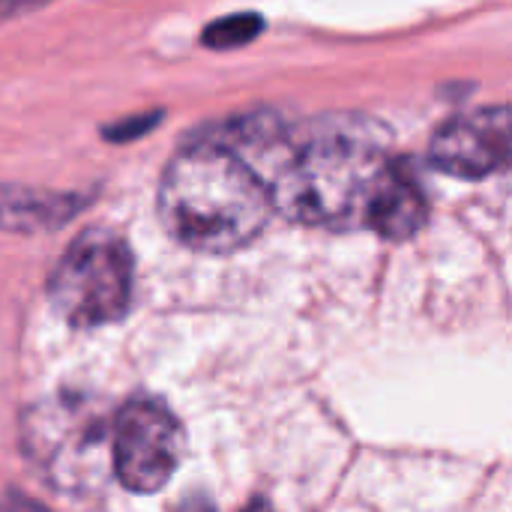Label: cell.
<instances>
[{"label":"cell","instance_id":"cell-4","mask_svg":"<svg viewBox=\"0 0 512 512\" xmlns=\"http://www.w3.org/2000/svg\"><path fill=\"white\" fill-rule=\"evenodd\" d=\"M111 459L114 477L129 492H162L180 468L183 429L165 405L153 399H135L114 420Z\"/></svg>","mask_w":512,"mask_h":512},{"label":"cell","instance_id":"cell-1","mask_svg":"<svg viewBox=\"0 0 512 512\" xmlns=\"http://www.w3.org/2000/svg\"><path fill=\"white\" fill-rule=\"evenodd\" d=\"M270 213L267 183L222 141L186 147L162 174L159 216L186 249L210 255L243 249L264 231Z\"/></svg>","mask_w":512,"mask_h":512},{"label":"cell","instance_id":"cell-8","mask_svg":"<svg viewBox=\"0 0 512 512\" xmlns=\"http://www.w3.org/2000/svg\"><path fill=\"white\" fill-rule=\"evenodd\" d=\"M261 27H264L261 15L237 12V15H228V18L213 21L204 30V45H210V48H237V45L252 42L261 33Z\"/></svg>","mask_w":512,"mask_h":512},{"label":"cell","instance_id":"cell-6","mask_svg":"<svg viewBox=\"0 0 512 512\" xmlns=\"http://www.w3.org/2000/svg\"><path fill=\"white\" fill-rule=\"evenodd\" d=\"M426 216H429V201L420 183L411 177L405 165L393 162L387 180L378 189L366 228H372L384 240L402 243V240H411L426 225Z\"/></svg>","mask_w":512,"mask_h":512},{"label":"cell","instance_id":"cell-3","mask_svg":"<svg viewBox=\"0 0 512 512\" xmlns=\"http://www.w3.org/2000/svg\"><path fill=\"white\" fill-rule=\"evenodd\" d=\"M57 315L72 327H105L126 315L132 300V255L126 243L102 228L81 234L48 279Z\"/></svg>","mask_w":512,"mask_h":512},{"label":"cell","instance_id":"cell-7","mask_svg":"<svg viewBox=\"0 0 512 512\" xmlns=\"http://www.w3.org/2000/svg\"><path fill=\"white\" fill-rule=\"evenodd\" d=\"M81 207H84L81 195L0 183V231H15V234L51 231L69 222Z\"/></svg>","mask_w":512,"mask_h":512},{"label":"cell","instance_id":"cell-10","mask_svg":"<svg viewBox=\"0 0 512 512\" xmlns=\"http://www.w3.org/2000/svg\"><path fill=\"white\" fill-rule=\"evenodd\" d=\"M48 0H0V12H21V9H36Z\"/></svg>","mask_w":512,"mask_h":512},{"label":"cell","instance_id":"cell-5","mask_svg":"<svg viewBox=\"0 0 512 512\" xmlns=\"http://www.w3.org/2000/svg\"><path fill=\"white\" fill-rule=\"evenodd\" d=\"M510 108L495 105L447 120L432 138L429 159L438 171L462 180H483L507 165Z\"/></svg>","mask_w":512,"mask_h":512},{"label":"cell","instance_id":"cell-9","mask_svg":"<svg viewBox=\"0 0 512 512\" xmlns=\"http://www.w3.org/2000/svg\"><path fill=\"white\" fill-rule=\"evenodd\" d=\"M159 117L162 114H144V117H138V120H126V123H117V126H108L102 135H108L111 141H129V138H138V135H144L147 129H153L156 123H159Z\"/></svg>","mask_w":512,"mask_h":512},{"label":"cell","instance_id":"cell-2","mask_svg":"<svg viewBox=\"0 0 512 512\" xmlns=\"http://www.w3.org/2000/svg\"><path fill=\"white\" fill-rule=\"evenodd\" d=\"M114 423L102 402L60 393L24 417V450L45 480L72 498L96 495L114 474Z\"/></svg>","mask_w":512,"mask_h":512}]
</instances>
